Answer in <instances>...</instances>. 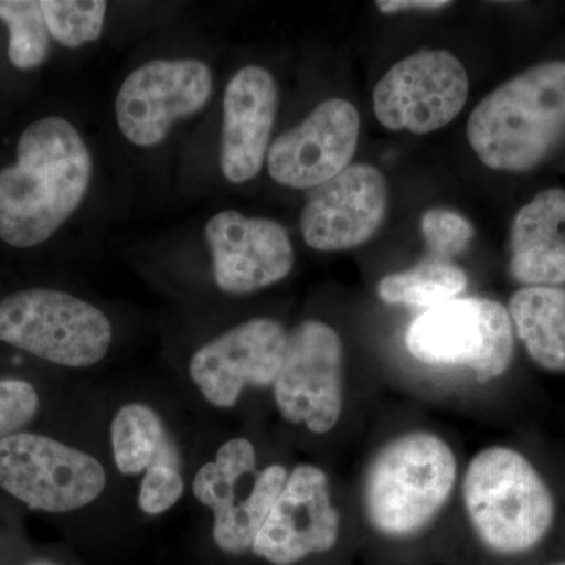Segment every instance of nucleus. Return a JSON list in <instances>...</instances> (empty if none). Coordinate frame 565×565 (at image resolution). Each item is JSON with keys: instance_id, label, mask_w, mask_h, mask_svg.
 <instances>
[{"instance_id": "nucleus-1", "label": "nucleus", "mask_w": 565, "mask_h": 565, "mask_svg": "<svg viewBox=\"0 0 565 565\" xmlns=\"http://www.w3.org/2000/svg\"><path fill=\"white\" fill-rule=\"evenodd\" d=\"M92 174L90 151L68 120L33 121L17 162L0 170V239L17 248L46 243L84 202Z\"/></svg>"}, {"instance_id": "nucleus-2", "label": "nucleus", "mask_w": 565, "mask_h": 565, "mask_svg": "<svg viewBox=\"0 0 565 565\" xmlns=\"http://www.w3.org/2000/svg\"><path fill=\"white\" fill-rule=\"evenodd\" d=\"M467 139L498 172L541 166L565 139V62L539 63L494 88L471 111Z\"/></svg>"}, {"instance_id": "nucleus-3", "label": "nucleus", "mask_w": 565, "mask_h": 565, "mask_svg": "<svg viewBox=\"0 0 565 565\" xmlns=\"http://www.w3.org/2000/svg\"><path fill=\"white\" fill-rule=\"evenodd\" d=\"M463 504L475 533L500 555H520L544 541L555 522V498L522 452L490 446L471 459Z\"/></svg>"}, {"instance_id": "nucleus-4", "label": "nucleus", "mask_w": 565, "mask_h": 565, "mask_svg": "<svg viewBox=\"0 0 565 565\" xmlns=\"http://www.w3.org/2000/svg\"><path fill=\"white\" fill-rule=\"evenodd\" d=\"M451 446L430 433L399 435L374 457L364 478L367 520L386 537H411L438 515L455 489Z\"/></svg>"}, {"instance_id": "nucleus-5", "label": "nucleus", "mask_w": 565, "mask_h": 565, "mask_svg": "<svg viewBox=\"0 0 565 565\" xmlns=\"http://www.w3.org/2000/svg\"><path fill=\"white\" fill-rule=\"evenodd\" d=\"M109 318L55 289H25L0 300V341L66 367H88L109 352Z\"/></svg>"}, {"instance_id": "nucleus-6", "label": "nucleus", "mask_w": 565, "mask_h": 565, "mask_svg": "<svg viewBox=\"0 0 565 565\" xmlns=\"http://www.w3.org/2000/svg\"><path fill=\"white\" fill-rule=\"evenodd\" d=\"M408 352L434 366H467L476 381H494L511 366L515 330L508 308L459 297L419 315L405 334Z\"/></svg>"}, {"instance_id": "nucleus-7", "label": "nucleus", "mask_w": 565, "mask_h": 565, "mask_svg": "<svg viewBox=\"0 0 565 565\" xmlns=\"http://www.w3.org/2000/svg\"><path fill=\"white\" fill-rule=\"evenodd\" d=\"M289 473L282 465L258 470L256 449L247 438H232L193 478V494L214 515L212 537L228 555L252 550L256 535L280 497Z\"/></svg>"}, {"instance_id": "nucleus-8", "label": "nucleus", "mask_w": 565, "mask_h": 565, "mask_svg": "<svg viewBox=\"0 0 565 565\" xmlns=\"http://www.w3.org/2000/svg\"><path fill=\"white\" fill-rule=\"evenodd\" d=\"M106 484L96 457L54 438L20 433L0 441V487L29 508L77 511L98 500Z\"/></svg>"}, {"instance_id": "nucleus-9", "label": "nucleus", "mask_w": 565, "mask_h": 565, "mask_svg": "<svg viewBox=\"0 0 565 565\" xmlns=\"http://www.w3.org/2000/svg\"><path fill=\"white\" fill-rule=\"evenodd\" d=\"M344 351L329 323L305 321L288 333L275 404L286 422L310 433H332L343 414Z\"/></svg>"}, {"instance_id": "nucleus-10", "label": "nucleus", "mask_w": 565, "mask_h": 565, "mask_svg": "<svg viewBox=\"0 0 565 565\" xmlns=\"http://www.w3.org/2000/svg\"><path fill=\"white\" fill-rule=\"evenodd\" d=\"M467 70L451 52L424 50L386 71L375 84V118L390 131L430 134L459 117L467 103Z\"/></svg>"}, {"instance_id": "nucleus-11", "label": "nucleus", "mask_w": 565, "mask_h": 565, "mask_svg": "<svg viewBox=\"0 0 565 565\" xmlns=\"http://www.w3.org/2000/svg\"><path fill=\"white\" fill-rule=\"evenodd\" d=\"M214 77L196 58H156L134 70L118 90L115 115L122 136L139 148L167 139L174 122L206 107Z\"/></svg>"}, {"instance_id": "nucleus-12", "label": "nucleus", "mask_w": 565, "mask_h": 565, "mask_svg": "<svg viewBox=\"0 0 565 565\" xmlns=\"http://www.w3.org/2000/svg\"><path fill=\"white\" fill-rule=\"evenodd\" d=\"M288 332L270 318H255L202 345L189 373L207 403L232 408L248 386H274L280 374Z\"/></svg>"}, {"instance_id": "nucleus-13", "label": "nucleus", "mask_w": 565, "mask_h": 565, "mask_svg": "<svg viewBox=\"0 0 565 565\" xmlns=\"http://www.w3.org/2000/svg\"><path fill=\"white\" fill-rule=\"evenodd\" d=\"M340 530L329 476L316 465L302 463L289 473L252 552L274 565H292L330 552Z\"/></svg>"}, {"instance_id": "nucleus-14", "label": "nucleus", "mask_w": 565, "mask_h": 565, "mask_svg": "<svg viewBox=\"0 0 565 565\" xmlns=\"http://www.w3.org/2000/svg\"><path fill=\"white\" fill-rule=\"evenodd\" d=\"M388 200V184L381 170L353 163L310 193L300 214V233L313 250H351L379 232Z\"/></svg>"}, {"instance_id": "nucleus-15", "label": "nucleus", "mask_w": 565, "mask_h": 565, "mask_svg": "<svg viewBox=\"0 0 565 565\" xmlns=\"http://www.w3.org/2000/svg\"><path fill=\"white\" fill-rule=\"evenodd\" d=\"M360 137V115L343 98H330L267 151V172L278 184L316 189L351 166Z\"/></svg>"}, {"instance_id": "nucleus-16", "label": "nucleus", "mask_w": 565, "mask_h": 565, "mask_svg": "<svg viewBox=\"0 0 565 565\" xmlns=\"http://www.w3.org/2000/svg\"><path fill=\"white\" fill-rule=\"evenodd\" d=\"M215 282L223 292L245 296L277 285L291 274L296 253L285 226L273 218L228 210L204 228Z\"/></svg>"}, {"instance_id": "nucleus-17", "label": "nucleus", "mask_w": 565, "mask_h": 565, "mask_svg": "<svg viewBox=\"0 0 565 565\" xmlns=\"http://www.w3.org/2000/svg\"><path fill=\"white\" fill-rule=\"evenodd\" d=\"M277 110V81L269 70L244 66L226 85L221 167L223 177L233 184H244L262 172Z\"/></svg>"}, {"instance_id": "nucleus-18", "label": "nucleus", "mask_w": 565, "mask_h": 565, "mask_svg": "<svg viewBox=\"0 0 565 565\" xmlns=\"http://www.w3.org/2000/svg\"><path fill=\"white\" fill-rule=\"evenodd\" d=\"M565 191L546 189L516 212L511 228V275L525 286L565 282Z\"/></svg>"}, {"instance_id": "nucleus-19", "label": "nucleus", "mask_w": 565, "mask_h": 565, "mask_svg": "<svg viewBox=\"0 0 565 565\" xmlns=\"http://www.w3.org/2000/svg\"><path fill=\"white\" fill-rule=\"evenodd\" d=\"M515 333L539 366L565 373V288L525 286L511 297Z\"/></svg>"}, {"instance_id": "nucleus-20", "label": "nucleus", "mask_w": 565, "mask_h": 565, "mask_svg": "<svg viewBox=\"0 0 565 565\" xmlns=\"http://www.w3.org/2000/svg\"><path fill=\"white\" fill-rule=\"evenodd\" d=\"M115 463L125 476L145 473L152 463L180 465L161 416L150 405H122L110 424Z\"/></svg>"}, {"instance_id": "nucleus-21", "label": "nucleus", "mask_w": 565, "mask_h": 565, "mask_svg": "<svg viewBox=\"0 0 565 565\" xmlns=\"http://www.w3.org/2000/svg\"><path fill=\"white\" fill-rule=\"evenodd\" d=\"M467 286L468 277L462 267L433 256L404 273L386 275L379 282L377 294L385 303L430 310L459 299Z\"/></svg>"}, {"instance_id": "nucleus-22", "label": "nucleus", "mask_w": 565, "mask_h": 565, "mask_svg": "<svg viewBox=\"0 0 565 565\" xmlns=\"http://www.w3.org/2000/svg\"><path fill=\"white\" fill-rule=\"evenodd\" d=\"M0 21L9 25V58L18 70L43 65L50 54V31L36 0H0Z\"/></svg>"}, {"instance_id": "nucleus-23", "label": "nucleus", "mask_w": 565, "mask_h": 565, "mask_svg": "<svg viewBox=\"0 0 565 565\" xmlns=\"http://www.w3.org/2000/svg\"><path fill=\"white\" fill-rule=\"evenodd\" d=\"M40 6L50 35L63 46L77 50L102 36L107 13L104 0H43Z\"/></svg>"}, {"instance_id": "nucleus-24", "label": "nucleus", "mask_w": 565, "mask_h": 565, "mask_svg": "<svg viewBox=\"0 0 565 565\" xmlns=\"http://www.w3.org/2000/svg\"><path fill=\"white\" fill-rule=\"evenodd\" d=\"M422 232L434 258L440 259L460 255L475 236L468 218L444 207H434L423 215Z\"/></svg>"}, {"instance_id": "nucleus-25", "label": "nucleus", "mask_w": 565, "mask_h": 565, "mask_svg": "<svg viewBox=\"0 0 565 565\" xmlns=\"http://www.w3.org/2000/svg\"><path fill=\"white\" fill-rule=\"evenodd\" d=\"M184 493V479L180 465L152 463L145 471L139 490V505L148 515H161L170 511Z\"/></svg>"}, {"instance_id": "nucleus-26", "label": "nucleus", "mask_w": 565, "mask_h": 565, "mask_svg": "<svg viewBox=\"0 0 565 565\" xmlns=\"http://www.w3.org/2000/svg\"><path fill=\"white\" fill-rule=\"evenodd\" d=\"M40 397L24 381H0V441L20 434L39 414Z\"/></svg>"}, {"instance_id": "nucleus-27", "label": "nucleus", "mask_w": 565, "mask_h": 565, "mask_svg": "<svg viewBox=\"0 0 565 565\" xmlns=\"http://www.w3.org/2000/svg\"><path fill=\"white\" fill-rule=\"evenodd\" d=\"M381 13L394 14L401 11H437L451 7L448 0H379L375 2Z\"/></svg>"}, {"instance_id": "nucleus-28", "label": "nucleus", "mask_w": 565, "mask_h": 565, "mask_svg": "<svg viewBox=\"0 0 565 565\" xmlns=\"http://www.w3.org/2000/svg\"><path fill=\"white\" fill-rule=\"evenodd\" d=\"M29 565H58V564L51 563V561H35V563H31Z\"/></svg>"}, {"instance_id": "nucleus-29", "label": "nucleus", "mask_w": 565, "mask_h": 565, "mask_svg": "<svg viewBox=\"0 0 565 565\" xmlns=\"http://www.w3.org/2000/svg\"><path fill=\"white\" fill-rule=\"evenodd\" d=\"M556 565H565V563L556 564Z\"/></svg>"}]
</instances>
